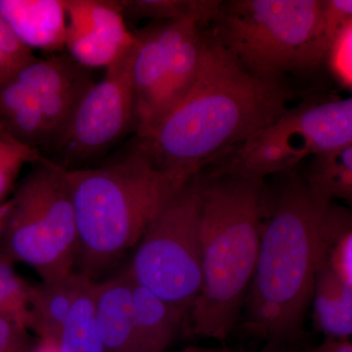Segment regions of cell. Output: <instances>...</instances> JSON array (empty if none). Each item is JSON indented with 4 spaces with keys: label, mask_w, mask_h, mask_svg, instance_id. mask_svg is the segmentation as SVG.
Returning <instances> with one entry per match:
<instances>
[{
    "label": "cell",
    "mask_w": 352,
    "mask_h": 352,
    "mask_svg": "<svg viewBox=\"0 0 352 352\" xmlns=\"http://www.w3.org/2000/svg\"><path fill=\"white\" fill-rule=\"evenodd\" d=\"M265 191V190H264ZM352 217L307 180L263 196L258 261L245 298V327L263 352H285L302 339L317 274Z\"/></svg>",
    "instance_id": "obj_1"
},
{
    "label": "cell",
    "mask_w": 352,
    "mask_h": 352,
    "mask_svg": "<svg viewBox=\"0 0 352 352\" xmlns=\"http://www.w3.org/2000/svg\"><path fill=\"white\" fill-rule=\"evenodd\" d=\"M288 100L280 80L252 75L206 36L195 82L138 142L164 170L189 179L281 117Z\"/></svg>",
    "instance_id": "obj_2"
},
{
    "label": "cell",
    "mask_w": 352,
    "mask_h": 352,
    "mask_svg": "<svg viewBox=\"0 0 352 352\" xmlns=\"http://www.w3.org/2000/svg\"><path fill=\"white\" fill-rule=\"evenodd\" d=\"M67 177L78 230L76 272L94 281L135 249L164 206L190 179L164 170L138 141L100 166L67 168Z\"/></svg>",
    "instance_id": "obj_3"
},
{
    "label": "cell",
    "mask_w": 352,
    "mask_h": 352,
    "mask_svg": "<svg viewBox=\"0 0 352 352\" xmlns=\"http://www.w3.org/2000/svg\"><path fill=\"white\" fill-rule=\"evenodd\" d=\"M203 175L201 284L184 326L190 335L224 342L239 319L256 270L263 179Z\"/></svg>",
    "instance_id": "obj_4"
},
{
    "label": "cell",
    "mask_w": 352,
    "mask_h": 352,
    "mask_svg": "<svg viewBox=\"0 0 352 352\" xmlns=\"http://www.w3.org/2000/svg\"><path fill=\"white\" fill-rule=\"evenodd\" d=\"M322 0H235L222 4L214 36L247 71L266 80L327 59Z\"/></svg>",
    "instance_id": "obj_5"
},
{
    "label": "cell",
    "mask_w": 352,
    "mask_h": 352,
    "mask_svg": "<svg viewBox=\"0 0 352 352\" xmlns=\"http://www.w3.org/2000/svg\"><path fill=\"white\" fill-rule=\"evenodd\" d=\"M0 252L27 264L43 282L75 272L78 230L66 168L45 157L18 182L0 231Z\"/></svg>",
    "instance_id": "obj_6"
},
{
    "label": "cell",
    "mask_w": 352,
    "mask_h": 352,
    "mask_svg": "<svg viewBox=\"0 0 352 352\" xmlns=\"http://www.w3.org/2000/svg\"><path fill=\"white\" fill-rule=\"evenodd\" d=\"M203 185L201 171L175 192L139 241L126 268L134 283L149 289L186 319L201 284Z\"/></svg>",
    "instance_id": "obj_7"
},
{
    "label": "cell",
    "mask_w": 352,
    "mask_h": 352,
    "mask_svg": "<svg viewBox=\"0 0 352 352\" xmlns=\"http://www.w3.org/2000/svg\"><path fill=\"white\" fill-rule=\"evenodd\" d=\"M352 144V96L288 109L270 126L229 150L212 175L263 179L289 170L305 157L331 154Z\"/></svg>",
    "instance_id": "obj_8"
},
{
    "label": "cell",
    "mask_w": 352,
    "mask_h": 352,
    "mask_svg": "<svg viewBox=\"0 0 352 352\" xmlns=\"http://www.w3.org/2000/svg\"><path fill=\"white\" fill-rule=\"evenodd\" d=\"M134 50L135 46L105 69L103 78L83 96L68 126L53 145L51 150L61 157L60 164L64 168L100 156L131 129L135 131L131 80Z\"/></svg>",
    "instance_id": "obj_9"
},
{
    "label": "cell",
    "mask_w": 352,
    "mask_h": 352,
    "mask_svg": "<svg viewBox=\"0 0 352 352\" xmlns=\"http://www.w3.org/2000/svg\"><path fill=\"white\" fill-rule=\"evenodd\" d=\"M65 6L67 53L82 66L106 69L135 46V32L127 28L117 1L65 0Z\"/></svg>",
    "instance_id": "obj_10"
},
{
    "label": "cell",
    "mask_w": 352,
    "mask_h": 352,
    "mask_svg": "<svg viewBox=\"0 0 352 352\" xmlns=\"http://www.w3.org/2000/svg\"><path fill=\"white\" fill-rule=\"evenodd\" d=\"M16 78L38 99L50 132L51 151L83 96L96 82L92 69L63 53L38 58L21 69Z\"/></svg>",
    "instance_id": "obj_11"
},
{
    "label": "cell",
    "mask_w": 352,
    "mask_h": 352,
    "mask_svg": "<svg viewBox=\"0 0 352 352\" xmlns=\"http://www.w3.org/2000/svg\"><path fill=\"white\" fill-rule=\"evenodd\" d=\"M138 43L131 67L135 104V133L147 138L162 120V102L166 76V53L159 25L135 32Z\"/></svg>",
    "instance_id": "obj_12"
},
{
    "label": "cell",
    "mask_w": 352,
    "mask_h": 352,
    "mask_svg": "<svg viewBox=\"0 0 352 352\" xmlns=\"http://www.w3.org/2000/svg\"><path fill=\"white\" fill-rule=\"evenodd\" d=\"M0 14L30 50L56 52L66 48L65 0H0Z\"/></svg>",
    "instance_id": "obj_13"
},
{
    "label": "cell",
    "mask_w": 352,
    "mask_h": 352,
    "mask_svg": "<svg viewBox=\"0 0 352 352\" xmlns=\"http://www.w3.org/2000/svg\"><path fill=\"white\" fill-rule=\"evenodd\" d=\"M96 312L104 352H140L126 268L96 283Z\"/></svg>",
    "instance_id": "obj_14"
},
{
    "label": "cell",
    "mask_w": 352,
    "mask_h": 352,
    "mask_svg": "<svg viewBox=\"0 0 352 352\" xmlns=\"http://www.w3.org/2000/svg\"><path fill=\"white\" fill-rule=\"evenodd\" d=\"M0 126L23 144L50 151L52 140L38 99L16 78L0 87Z\"/></svg>",
    "instance_id": "obj_15"
},
{
    "label": "cell",
    "mask_w": 352,
    "mask_h": 352,
    "mask_svg": "<svg viewBox=\"0 0 352 352\" xmlns=\"http://www.w3.org/2000/svg\"><path fill=\"white\" fill-rule=\"evenodd\" d=\"M315 328L326 340L352 337V286L333 270L329 258L315 281L311 303Z\"/></svg>",
    "instance_id": "obj_16"
},
{
    "label": "cell",
    "mask_w": 352,
    "mask_h": 352,
    "mask_svg": "<svg viewBox=\"0 0 352 352\" xmlns=\"http://www.w3.org/2000/svg\"><path fill=\"white\" fill-rule=\"evenodd\" d=\"M132 302L140 352H166L185 325L186 317L133 281Z\"/></svg>",
    "instance_id": "obj_17"
},
{
    "label": "cell",
    "mask_w": 352,
    "mask_h": 352,
    "mask_svg": "<svg viewBox=\"0 0 352 352\" xmlns=\"http://www.w3.org/2000/svg\"><path fill=\"white\" fill-rule=\"evenodd\" d=\"M85 279V275L75 271L54 281L32 285L29 330L39 340L55 342Z\"/></svg>",
    "instance_id": "obj_18"
},
{
    "label": "cell",
    "mask_w": 352,
    "mask_h": 352,
    "mask_svg": "<svg viewBox=\"0 0 352 352\" xmlns=\"http://www.w3.org/2000/svg\"><path fill=\"white\" fill-rule=\"evenodd\" d=\"M97 281L85 276L57 340V352H104L96 312Z\"/></svg>",
    "instance_id": "obj_19"
},
{
    "label": "cell",
    "mask_w": 352,
    "mask_h": 352,
    "mask_svg": "<svg viewBox=\"0 0 352 352\" xmlns=\"http://www.w3.org/2000/svg\"><path fill=\"white\" fill-rule=\"evenodd\" d=\"M124 15L168 22L188 21L199 27L217 21L222 2L215 0H120Z\"/></svg>",
    "instance_id": "obj_20"
},
{
    "label": "cell",
    "mask_w": 352,
    "mask_h": 352,
    "mask_svg": "<svg viewBox=\"0 0 352 352\" xmlns=\"http://www.w3.org/2000/svg\"><path fill=\"white\" fill-rule=\"evenodd\" d=\"M307 180L333 201L352 203V144L331 154L314 157Z\"/></svg>",
    "instance_id": "obj_21"
},
{
    "label": "cell",
    "mask_w": 352,
    "mask_h": 352,
    "mask_svg": "<svg viewBox=\"0 0 352 352\" xmlns=\"http://www.w3.org/2000/svg\"><path fill=\"white\" fill-rule=\"evenodd\" d=\"M14 263L0 252V317L29 329L32 285L16 272Z\"/></svg>",
    "instance_id": "obj_22"
},
{
    "label": "cell",
    "mask_w": 352,
    "mask_h": 352,
    "mask_svg": "<svg viewBox=\"0 0 352 352\" xmlns=\"http://www.w3.org/2000/svg\"><path fill=\"white\" fill-rule=\"evenodd\" d=\"M44 159L38 150L23 144L6 131L0 132V205L12 196L23 168Z\"/></svg>",
    "instance_id": "obj_23"
},
{
    "label": "cell",
    "mask_w": 352,
    "mask_h": 352,
    "mask_svg": "<svg viewBox=\"0 0 352 352\" xmlns=\"http://www.w3.org/2000/svg\"><path fill=\"white\" fill-rule=\"evenodd\" d=\"M352 27V0H322L321 38L330 51L338 38Z\"/></svg>",
    "instance_id": "obj_24"
},
{
    "label": "cell",
    "mask_w": 352,
    "mask_h": 352,
    "mask_svg": "<svg viewBox=\"0 0 352 352\" xmlns=\"http://www.w3.org/2000/svg\"><path fill=\"white\" fill-rule=\"evenodd\" d=\"M0 52L14 68L17 69L18 73L27 65L38 59L34 54V51L30 50L21 41L1 14H0Z\"/></svg>",
    "instance_id": "obj_25"
},
{
    "label": "cell",
    "mask_w": 352,
    "mask_h": 352,
    "mask_svg": "<svg viewBox=\"0 0 352 352\" xmlns=\"http://www.w3.org/2000/svg\"><path fill=\"white\" fill-rule=\"evenodd\" d=\"M327 59L333 74L352 89V27L342 32L335 41Z\"/></svg>",
    "instance_id": "obj_26"
},
{
    "label": "cell",
    "mask_w": 352,
    "mask_h": 352,
    "mask_svg": "<svg viewBox=\"0 0 352 352\" xmlns=\"http://www.w3.org/2000/svg\"><path fill=\"white\" fill-rule=\"evenodd\" d=\"M34 346L29 329L0 317V352H32Z\"/></svg>",
    "instance_id": "obj_27"
},
{
    "label": "cell",
    "mask_w": 352,
    "mask_h": 352,
    "mask_svg": "<svg viewBox=\"0 0 352 352\" xmlns=\"http://www.w3.org/2000/svg\"><path fill=\"white\" fill-rule=\"evenodd\" d=\"M329 263L352 286V227L338 238L329 254Z\"/></svg>",
    "instance_id": "obj_28"
},
{
    "label": "cell",
    "mask_w": 352,
    "mask_h": 352,
    "mask_svg": "<svg viewBox=\"0 0 352 352\" xmlns=\"http://www.w3.org/2000/svg\"><path fill=\"white\" fill-rule=\"evenodd\" d=\"M305 352H352V342L349 340H326L320 346L307 349Z\"/></svg>",
    "instance_id": "obj_29"
},
{
    "label": "cell",
    "mask_w": 352,
    "mask_h": 352,
    "mask_svg": "<svg viewBox=\"0 0 352 352\" xmlns=\"http://www.w3.org/2000/svg\"><path fill=\"white\" fill-rule=\"evenodd\" d=\"M17 69L9 63L8 60L0 52V87L14 80L17 76Z\"/></svg>",
    "instance_id": "obj_30"
},
{
    "label": "cell",
    "mask_w": 352,
    "mask_h": 352,
    "mask_svg": "<svg viewBox=\"0 0 352 352\" xmlns=\"http://www.w3.org/2000/svg\"><path fill=\"white\" fill-rule=\"evenodd\" d=\"M9 208H10V198L6 203L0 205V231L3 227L4 221H6L7 214H8Z\"/></svg>",
    "instance_id": "obj_31"
},
{
    "label": "cell",
    "mask_w": 352,
    "mask_h": 352,
    "mask_svg": "<svg viewBox=\"0 0 352 352\" xmlns=\"http://www.w3.org/2000/svg\"><path fill=\"white\" fill-rule=\"evenodd\" d=\"M210 349H201V347L189 346L179 352H208Z\"/></svg>",
    "instance_id": "obj_32"
},
{
    "label": "cell",
    "mask_w": 352,
    "mask_h": 352,
    "mask_svg": "<svg viewBox=\"0 0 352 352\" xmlns=\"http://www.w3.org/2000/svg\"><path fill=\"white\" fill-rule=\"evenodd\" d=\"M208 352H227V351H212V349H210Z\"/></svg>",
    "instance_id": "obj_33"
},
{
    "label": "cell",
    "mask_w": 352,
    "mask_h": 352,
    "mask_svg": "<svg viewBox=\"0 0 352 352\" xmlns=\"http://www.w3.org/2000/svg\"><path fill=\"white\" fill-rule=\"evenodd\" d=\"M2 131H4L3 127L0 126V132H2Z\"/></svg>",
    "instance_id": "obj_34"
}]
</instances>
